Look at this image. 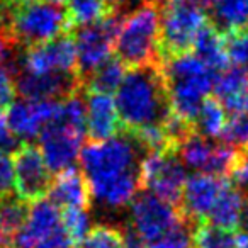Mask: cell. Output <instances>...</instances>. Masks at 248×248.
I'll return each instance as SVG.
<instances>
[{
  "label": "cell",
  "instance_id": "cell-1",
  "mask_svg": "<svg viewBox=\"0 0 248 248\" xmlns=\"http://www.w3.org/2000/svg\"><path fill=\"white\" fill-rule=\"evenodd\" d=\"M114 102L124 133L162 124L170 112L162 63L131 66L117 87Z\"/></svg>",
  "mask_w": 248,
  "mask_h": 248
},
{
  "label": "cell",
  "instance_id": "cell-2",
  "mask_svg": "<svg viewBox=\"0 0 248 248\" xmlns=\"http://www.w3.org/2000/svg\"><path fill=\"white\" fill-rule=\"evenodd\" d=\"M170 110L194 124L202 99L213 90L216 72L194 53H180L162 60Z\"/></svg>",
  "mask_w": 248,
  "mask_h": 248
},
{
  "label": "cell",
  "instance_id": "cell-3",
  "mask_svg": "<svg viewBox=\"0 0 248 248\" xmlns=\"http://www.w3.org/2000/svg\"><path fill=\"white\" fill-rule=\"evenodd\" d=\"M116 58L126 66L162 63L160 53V0H143L123 16L116 41Z\"/></svg>",
  "mask_w": 248,
  "mask_h": 248
},
{
  "label": "cell",
  "instance_id": "cell-4",
  "mask_svg": "<svg viewBox=\"0 0 248 248\" xmlns=\"http://www.w3.org/2000/svg\"><path fill=\"white\" fill-rule=\"evenodd\" d=\"M4 21L11 39L22 49L43 45L73 28L68 12L48 0H24L9 5L4 11Z\"/></svg>",
  "mask_w": 248,
  "mask_h": 248
},
{
  "label": "cell",
  "instance_id": "cell-5",
  "mask_svg": "<svg viewBox=\"0 0 248 248\" xmlns=\"http://www.w3.org/2000/svg\"><path fill=\"white\" fill-rule=\"evenodd\" d=\"M207 19L204 9L190 0H160L162 60L190 51L197 31Z\"/></svg>",
  "mask_w": 248,
  "mask_h": 248
},
{
  "label": "cell",
  "instance_id": "cell-6",
  "mask_svg": "<svg viewBox=\"0 0 248 248\" xmlns=\"http://www.w3.org/2000/svg\"><path fill=\"white\" fill-rule=\"evenodd\" d=\"M140 145L126 133V136H110L104 141H89L80 150L85 179H99L116 173L138 170Z\"/></svg>",
  "mask_w": 248,
  "mask_h": 248
},
{
  "label": "cell",
  "instance_id": "cell-7",
  "mask_svg": "<svg viewBox=\"0 0 248 248\" xmlns=\"http://www.w3.org/2000/svg\"><path fill=\"white\" fill-rule=\"evenodd\" d=\"M121 21L123 12L121 7H116L99 21L78 26V31L73 32L77 49V73L80 82H83L97 66L110 58Z\"/></svg>",
  "mask_w": 248,
  "mask_h": 248
},
{
  "label": "cell",
  "instance_id": "cell-8",
  "mask_svg": "<svg viewBox=\"0 0 248 248\" xmlns=\"http://www.w3.org/2000/svg\"><path fill=\"white\" fill-rule=\"evenodd\" d=\"M138 180L140 190H148L179 207L187 170L172 150L146 152V156L138 163Z\"/></svg>",
  "mask_w": 248,
  "mask_h": 248
},
{
  "label": "cell",
  "instance_id": "cell-9",
  "mask_svg": "<svg viewBox=\"0 0 248 248\" xmlns=\"http://www.w3.org/2000/svg\"><path fill=\"white\" fill-rule=\"evenodd\" d=\"M129 214L131 221L128 224L145 240V243L158 238L182 221H187L179 207L148 190H141L133 197L129 202Z\"/></svg>",
  "mask_w": 248,
  "mask_h": 248
},
{
  "label": "cell",
  "instance_id": "cell-10",
  "mask_svg": "<svg viewBox=\"0 0 248 248\" xmlns=\"http://www.w3.org/2000/svg\"><path fill=\"white\" fill-rule=\"evenodd\" d=\"M14 189L24 202L45 199L49 192L53 177L38 146L22 143L14 150Z\"/></svg>",
  "mask_w": 248,
  "mask_h": 248
},
{
  "label": "cell",
  "instance_id": "cell-11",
  "mask_svg": "<svg viewBox=\"0 0 248 248\" xmlns=\"http://www.w3.org/2000/svg\"><path fill=\"white\" fill-rule=\"evenodd\" d=\"M19 70L31 73H77V49L73 32L68 31L43 45L22 49Z\"/></svg>",
  "mask_w": 248,
  "mask_h": 248
},
{
  "label": "cell",
  "instance_id": "cell-12",
  "mask_svg": "<svg viewBox=\"0 0 248 248\" xmlns=\"http://www.w3.org/2000/svg\"><path fill=\"white\" fill-rule=\"evenodd\" d=\"M7 126L11 133L21 141L38 138L39 133L49 124L60 123L62 119V100L43 99L14 100L7 107Z\"/></svg>",
  "mask_w": 248,
  "mask_h": 248
},
{
  "label": "cell",
  "instance_id": "cell-13",
  "mask_svg": "<svg viewBox=\"0 0 248 248\" xmlns=\"http://www.w3.org/2000/svg\"><path fill=\"white\" fill-rule=\"evenodd\" d=\"M16 93L22 99L31 100H63L72 93L82 90L78 73L51 72V73H31L19 70L14 75Z\"/></svg>",
  "mask_w": 248,
  "mask_h": 248
},
{
  "label": "cell",
  "instance_id": "cell-14",
  "mask_svg": "<svg viewBox=\"0 0 248 248\" xmlns=\"http://www.w3.org/2000/svg\"><path fill=\"white\" fill-rule=\"evenodd\" d=\"M39 152L51 172L58 173L75 165L82 150L83 135L63 123L49 124L39 133Z\"/></svg>",
  "mask_w": 248,
  "mask_h": 248
},
{
  "label": "cell",
  "instance_id": "cell-15",
  "mask_svg": "<svg viewBox=\"0 0 248 248\" xmlns=\"http://www.w3.org/2000/svg\"><path fill=\"white\" fill-rule=\"evenodd\" d=\"M228 186V180L223 177L211 175V173L197 172L187 177L180 197V213L184 219L197 226L206 221L213 204L219 197L221 190Z\"/></svg>",
  "mask_w": 248,
  "mask_h": 248
},
{
  "label": "cell",
  "instance_id": "cell-16",
  "mask_svg": "<svg viewBox=\"0 0 248 248\" xmlns=\"http://www.w3.org/2000/svg\"><path fill=\"white\" fill-rule=\"evenodd\" d=\"M85 92V135L90 141H104L119 131L116 102L109 93Z\"/></svg>",
  "mask_w": 248,
  "mask_h": 248
},
{
  "label": "cell",
  "instance_id": "cell-17",
  "mask_svg": "<svg viewBox=\"0 0 248 248\" xmlns=\"http://www.w3.org/2000/svg\"><path fill=\"white\" fill-rule=\"evenodd\" d=\"M62 226V211L53 201L39 199L29 207L24 224L16 234L14 248H34L36 243Z\"/></svg>",
  "mask_w": 248,
  "mask_h": 248
},
{
  "label": "cell",
  "instance_id": "cell-18",
  "mask_svg": "<svg viewBox=\"0 0 248 248\" xmlns=\"http://www.w3.org/2000/svg\"><path fill=\"white\" fill-rule=\"evenodd\" d=\"M87 184H89L90 196L97 202L110 209L128 206L140 190L138 170H128V172L99 177V179H87Z\"/></svg>",
  "mask_w": 248,
  "mask_h": 248
},
{
  "label": "cell",
  "instance_id": "cell-19",
  "mask_svg": "<svg viewBox=\"0 0 248 248\" xmlns=\"http://www.w3.org/2000/svg\"><path fill=\"white\" fill-rule=\"evenodd\" d=\"M49 201L63 209H89L90 206V189L82 170L70 167L58 172L49 187Z\"/></svg>",
  "mask_w": 248,
  "mask_h": 248
},
{
  "label": "cell",
  "instance_id": "cell-20",
  "mask_svg": "<svg viewBox=\"0 0 248 248\" xmlns=\"http://www.w3.org/2000/svg\"><path fill=\"white\" fill-rule=\"evenodd\" d=\"M214 97L230 114L248 110V70L241 66H226L216 73L213 83Z\"/></svg>",
  "mask_w": 248,
  "mask_h": 248
},
{
  "label": "cell",
  "instance_id": "cell-21",
  "mask_svg": "<svg viewBox=\"0 0 248 248\" xmlns=\"http://www.w3.org/2000/svg\"><path fill=\"white\" fill-rule=\"evenodd\" d=\"M190 49H194V55L216 73L230 65L224 45V32L219 31L211 19L201 26Z\"/></svg>",
  "mask_w": 248,
  "mask_h": 248
},
{
  "label": "cell",
  "instance_id": "cell-22",
  "mask_svg": "<svg viewBox=\"0 0 248 248\" xmlns=\"http://www.w3.org/2000/svg\"><path fill=\"white\" fill-rule=\"evenodd\" d=\"M243 202H245V197L228 182V186L221 190L219 197H217L216 202L211 207L206 221L216 224V226L234 231L238 228V221H240Z\"/></svg>",
  "mask_w": 248,
  "mask_h": 248
},
{
  "label": "cell",
  "instance_id": "cell-23",
  "mask_svg": "<svg viewBox=\"0 0 248 248\" xmlns=\"http://www.w3.org/2000/svg\"><path fill=\"white\" fill-rule=\"evenodd\" d=\"M214 146H216V143H213L209 138L199 135L197 131H192L177 146L175 153L179 155L184 167L206 173L211 158H213Z\"/></svg>",
  "mask_w": 248,
  "mask_h": 248
},
{
  "label": "cell",
  "instance_id": "cell-24",
  "mask_svg": "<svg viewBox=\"0 0 248 248\" xmlns=\"http://www.w3.org/2000/svg\"><path fill=\"white\" fill-rule=\"evenodd\" d=\"M126 73V65L119 58H107L82 82V90L100 93H114Z\"/></svg>",
  "mask_w": 248,
  "mask_h": 248
},
{
  "label": "cell",
  "instance_id": "cell-25",
  "mask_svg": "<svg viewBox=\"0 0 248 248\" xmlns=\"http://www.w3.org/2000/svg\"><path fill=\"white\" fill-rule=\"evenodd\" d=\"M226 110L214 95H206L194 119V129L209 140L219 138L226 124Z\"/></svg>",
  "mask_w": 248,
  "mask_h": 248
},
{
  "label": "cell",
  "instance_id": "cell-26",
  "mask_svg": "<svg viewBox=\"0 0 248 248\" xmlns=\"http://www.w3.org/2000/svg\"><path fill=\"white\" fill-rule=\"evenodd\" d=\"M213 14V22L223 32L248 29V0H217Z\"/></svg>",
  "mask_w": 248,
  "mask_h": 248
},
{
  "label": "cell",
  "instance_id": "cell-27",
  "mask_svg": "<svg viewBox=\"0 0 248 248\" xmlns=\"http://www.w3.org/2000/svg\"><path fill=\"white\" fill-rule=\"evenodd\" d=\"M192 248H240V234L202 221L192 230Z\"/></svg>",
  "mask_w": 248,
  "mask_h": 248
},
{
  "label": "cell",
  "instance_id": "cell-28",
  "mask_svg": "<svg viewBox=\"0 0 248 248\" xmlns=\"http://www.w3.org/2000/svg\"><path fill=\"white\" fill-rule=\"evenodd\" d=\"M68 2V17L72 26H85L95 22L109 14L119 5L109 4L107 0H66Z\"/></svg>",
  "mask_w": 248,
  "mask_h": 248
},
{
  "label": "cell",
  "instance_id": "cell-29",
  "mask_svg": "<svg viewBox=\"0 0 248 248\" xmlns=\"http://www.w3.org/2000/svg\"><path fill=\"white\" fill-rule=\"evenodd\" d=\"M78 248H126V243L119 228L100 223L90 228Z\"/></svg>",
  "mask_w": 248,
  "mask_h": 248
},
{
  "label": "cell",
  "instance_id": "cell-30",
  "mask_svg": "<svg viewBox=\"0 0 248 248\" xmlns=\"http://www.w3.org/2000/svg\"><path fill=\"white\" fill-rule=\"evenodd\" d=\"M62 228L68 234L73 247L78 248L92 226H90L89 214L85 209H72L70 207V209L62 211Z\"/></svg>",
  "mask_w": 248,
  "mask_h": 248
},
{
  "label": "cell",
  "instance_id": "cell-31",
  "mask_svg": "<svg viewBox=\"0 0 248 248\" xmlns=\"http://www.w3.org/2000/svg\"><path fill=\"white\" fill-rule=\"evenodd\" d=\"M194 224L189 221H182L177 226L170 228L162 233L158 238L148 241L146 248H190L192 245V230Z\"/></svg>",
  "mask_w": 248,
  "mask_h": 248
},
{
  "label": "cell",
  "instance_id": "cell-32",
  "mask_svg": "<svg viewBox=\"0 0 248 248\" xmlns=\"http://www.w3.org/2000/svg\"><path fill=\"white\" fill-rule=\"evenodd\" d=\"M60 123L66 124L72 129L85 136V99L82 90L72 93L62 100V119Z\"/></svg>",
  "mask_w": 248,
  "mask_h": 248
},
{
  "label": "cell",
  "instance_id": "cell-33",
  "mask_svg": "<svg viewBox=\"0 0 248 248\" xmlns=\"http://www.w3.org/2000/svg\"><path fill=\"white\" fill-rule=\"evenodd\" d=\"M219 140L234 150H248V110L231 114V119L224 124Z\"/></svg>",
  "mask_w": 248,
  "mask_h": 248
},
{
  "label": "cell",
  "instance_id": "cell-34",
  "mask_svg": "<svg viewBox=\"0 0 248 248\" xmlns=\"http://www.w3.org/2000/svg\"><path fill=\"white\" fill-rule=\"evenodd\" d=\"M224 45L230 63L248 70V29L224 32Z\"/></svg>",
  "mask_w": 248,
  "mask_h": 248
},
{
  "label": "cell",
  "instance_id": "cell-35",
  "mask_svg": "<svg viewBox=\"0 0 248 248\" xmlns=\"http://www.w3.org/2000/svg\"><path fill=\"white\" fill-rule=\"evenodd\" d=\"M14 190V163L9 152L0 150V197L11 196Z\"/></svg>",
  "mask_w": 248,
  "mask_h": 248
},
{
  "label": "cell",
  "instance_id": "cell-36",
  "mask_svg": "<svg viewBox=\"0 0 248 248\" xmlns=\"http://www.w3.org/2000/svg\"><path fill=\"white\" fill-rule=\"evenodd\" d=\"M16 100V83L12 72L0 62V109L9 107Z\"/></svg>",
  "mask_w": 248,
  "mask_h": 248
},
{
  "label": "cell",
  "instance_id": "cell-37",
  "mask_svg": "<svg viewBox=\"0 0 248 248\" xmlns=\"http://www.w3.org/2000/svg\"><path fill=\"white\" fill-rule=\"evenodd\" d=\"M34 248H75L70 241L68 234L65 233L62 226L58 230H55L53 233H49L48 236L43 238L39 243H36Z\"/></svg>",
  "mask_w": 248,
  "mask_h": 248
},
{
  "label": "cell",
  "instance_id": "cell-38",
  "mask_svg": "<svg viewBox=\"0 0 248 248\" xmlns=\"http://www.w3.org/2000/svg\"><path fill=\"white\" fill-rule=\"evenodd\" d=\"M17 146H19L17 138L11 133L4 110L0 109V150H4V152H14Z\"/></svg>",
  "mask_w": 248,
  "mask_h": 248
},
{
  "label": "cell",
  "instance_id": "cell-39",
  "mask_svg": "<svg viewBox=\"0 0 248 248\" xmlns=\"http://www.w3.org/2000/svg\"><path fill=\"white\" fill-rule=\"evenodd\" d=\"M190 2H194V4L199 5V7H202V9H209L216 4L217 0H190Z\"/></svg>",
  "mask_w": 248,
  "mask_h": 248
},
{
  "label": "cell",
  "instance_id": "cell-40",
  "mask_svg": "<svg viewBox=\"0 0 248 248\" xmlns=\"http://www.w3.org/2000/svg\"><path fill=\"white\" fill-rule=\"evenodd\" d=\"M240 234V248H248V234Z\"/></svg>",
  "mask_w": 248,
  "mask_h": 248
},
{
  "label": "cell",
  "instance_id": "cell-41",
  "mask_svg": "<svg viewBox=\"0 0 248 248\" xmlns=\"http://www.w3.org/2000/svg\"><path fill=\"white\" fill-rule=\"evenodd\" d=\"M24 0H0V4L2 5H16V4H21Z\"/></svg>",
  "mask_w": 248,
  "mask_h": 248
},
{
  "label": "cell",
  "instance_id": "cell-42",
  "mask_svg": "<svg viewBox=\"0 0 248 248\" xmlns=\"http://www.w3.org/2000/svg\"><path fill=\"white\" fill-rule=\"evenodd\" d=\"M48 2H53V4H58V5H63L66 0H48Z\"/></svg>",
  "mask_w": 248,
  "mask_h": 248
},
{
  "label": "cell",
  "instance_id": "cell-43",
  "mask_svg": "<svg viewBox=\"0 0 248 248\" xmlns=\"http://www.w3.org/2000/svg\"><path fill=\"white\" fill-rule=\"evenodd\" d=\"M107 2H109V4H112V5H119L121 0H107Z\"/></svg>",
  "mask_w": 248,
  "mask_h": 248
}]
</instances>
